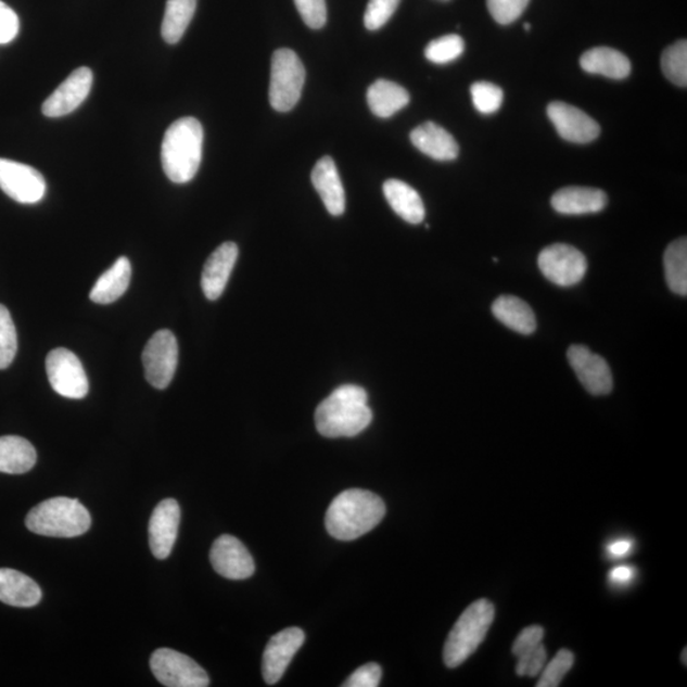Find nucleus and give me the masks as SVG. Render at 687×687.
I'll return each mask as SVG.
<instances>
[{"label":"nucleus","instance_id":"f257e3e1","mask_svg":"<svg viewBox=\"0 0 687 687\" xmlns=\"http://www.w3.org/2000/svg\"><path fill=\"white\" fill-rule=\"evenodd\" d=\"M372 419L367 391L356 385L338 387L315 412L317 431L328 438L356 437Z\"/></svg>","mask_w":687,"mask_h":687},{"label":"nucleus","instance_id":"f03ea898","mask_svg":"<svg viewBox=\"0 0 687 687\" xmlns=\"http://www.w3.org/2000/svg\"><path fill=\"white\" fill-rule=\"evenodd\" d=\"M386 514V506L379 495L349 489L340 493L327 512L325 524L336 540L352 542L368 534Z\"/></svg>","mask_w":687,"mask_h":687},{"label":"nucleus","instance_id":"7ed1b4c3","mask_svg":"<svg viewBox=\"0 0 687 687\" xmlns=\"http://www.w3.org/2000/svg\"><path fill=\"white\" fill-rule=\"evenodd\" d=\"M204 130L195 117H182L166 131L162 142V166L169 180L187 183L202 164Z\"/></svg>","mask_w":687,"mask_h":687},{"label":"nucleus","instance_id":"20e7f679","mask_svg":"<svg viewBox=\"0 0 687 687\" xmlns=\"http://www.w3.org/2000/svg\"><path fill=\"white\" fill-rule=\"evenodd\" d=\"M91 514L77 499L65 497L42 501L29 511L26 526L36 535L71 538L86 534Z\"/></svg>","mask_w":687,"mask_h":687},{"label":"nucleus","instance_id":"39448f33","mask_svg":"<svg viewBox=\"0 0 687 687\" xmlns=\"http://www.w3.org/2000/svg\"><path fill=\"white\" fill-rule=\"evenodd\" d=\"M495 618V608L489 600L471 603L458 618L443 649V661L448 669H456L469 659L484 641Z\"/></svg>","mask_w":687,"mask_h":687},{"label":"nucleus","instance_id":"423d86ee","mask_svg":"<svg viewBox=\"0 0 687 687\" xmlns=\"http://www.w3.org/2000/svg\"><path fill=\"white\" fill-rule=\"evenodd\" d=\"M306 71L297 54L291 49H279L271 58L269 100L272 109L288 113L297 105Z\"/></svg>","mask_w":687,"mask_h":687},{"label":"nucleus","instance_id":"0eeeda50","mask_svg":"<svg viewBox=\"0 0 687 687\" xmlns=\"http://www.w3.org/2000/svg\"><path fill=\"white\" fill-rule=\"evenodd\" d=\"M151 670L158 683L167 687H206L211 684L202 666L174 649H157L151 657Z\"/></svg>","mask_w":687,"mask_h":687},{"label":"nucleus","instance_id":"6e6552de","mask_svg":"<svg viewBox=\"0 0 687 687\" xmlns=\"http://www.w3.org/2000/svg\"><path fill=\"white\" fill-rule=\"evenodd\" d=\"M145 380L154 389L165 390L173 382L179 364V344L169 330H160L143 352Z\"/></svg>","mask_w":687,"mask_h":687},{"label":"nucleus","instance_id":"1a4fd4ad","mask_svg":"<svg viewBox=\"0 0 687 687\" xmlns=\"http://www.w3.org/2000/svg\"><path fill=\"white\" fill-rule=\"evenodd\" d=\"M537 264L549 282L563 288L581 283L588 269L586 256L565 243L544 249Z\"/></svg>","mask_w":687,"mask_h":687},{"label":"nucleus","instance_id":"9d476101","mask_svg":"<svg viewBox=\"0 0 687 687\" xmlns=\"http://www.w3.org/2000/svg\"><path fill=\"white\" fill-rule=\"evenodd\" d=\"M47 373L51 387L63 397L79 400L90 390L82 361L68 349L58 348L48 354Z\"/></svg>","mask_w":687,"mask_h":687},{"label":"nucleus","instance_id":"9b49d317","mask_svg":"<svg viewBox=\"0 0 687 687\" xmlns=\"http://www.w3.org/2000/svg\"><path fill=\"white\" fill-rule=\"evenodd\" d=\"M0 189L21 204H36L47 194V181L31 166L0 158Z\"/></svg>","mask_w":687,"mask_h":687},{"label":"nucleus","instance_id":"f8f14e48","mask_svg":"<svg viewBox=\"0 0 687 687\" xmlns=\"http://www.w3.org/2000/svg\"><path fill=\"white\" fill-rule=\"evenodd\" d=\"M569 365L589 394L609 395L614 387L611 369L601 356L590 352L585 345H572L568 349Z\"/></svg>","mask_w":687,"mask_h":687},{"label":"nucleus","instance_id":"ddd939ff","mask_svg":"<svg viewBox=\"0 0 687 687\" xmlns=\"http://www.w3.org/2000/svg\"><path fill=\"white\" fill-rule=\"evenodd\" d=\"M211 561L216 572L227 580H247L255 573V561L239 538L224 535L217 538L211 550Z\"/></svg>","mask_w":687,"mask_h":687},{"label":"nucleus","instance_id":"4468645a","mask_svg":"<svg viewBox=\"0 0 687 687\" xmlns=\"http://www.w3.org/2000/svg\"><path fill=\"white\" fill-rule=\"evenodd\" d=\"M305 639V632L300 627H288L270 639L263 656V676L266 684L275 685L283 677Z\"/></svg>","mask_w":687,"mask_h":687},{"label":"nucleus","instance_id":"2eb2a0df","mask_svg":"<svg viewBox=\"0 0 687 687\" xmlns=\"http://www.w3.org/2000/svg\"><path fill=\"white\" fill-rule=\"evenodd\" d=\"M548 116L558 135L568 142L586 144L600 136V125L593 117L565 102L550 103Z\"/></svg>","mask_w":687,"mask_h":687},{"label":"nucleus","instance_id":"dca6fc26","mask_svg":"<svg viewBox=\"0 0 687 687\" xmlns=\"http://www.w3.org/2000/svg\"><path fill=\"white\" fill-rule=\"evenodd\" d=\"M93 84V74L90 68L82 66L74 71L64 82L56 88L53 94L43 102L42 114L48 117H61L73 113L82 105L90 94Z\"/></svg>","mask_w":687,"mask_h":687},{"label":"nucleus","instance_id":"f3484780","mask_svg":"<svg viewBox=\"0 0 687 687\" xmlns=\"http://www.w3.org/2000/svg\"><path fill=\"white\" fill-rule=\"evenodd\" d=\"M181 509L175 499H165L154 508L151 517L150 545L153 556L160 560L171 556L177 534H179Z\"/></svg>","mask_w":687,"mask_h":687},{"label":"nucleus","instance_id":"a211bd4d","mask_svg":"<svg viewBox=\"0 0 687 687\" xmlns=\"http://www.w3.org/2000/svg\"><path fill=\"white\" fill-rule=\"evenodd\" d=\"M238 257L239 247L234 242H225L209 256L202 275V288L206 298L217 301L224 294Z\"/></svg>","mask_w":687,"mask_h":687},{"label":"nucleus","instance_id":"6ab92c4d","mask_svg":"<svg viewBox=\"0 0 687 687\" xmlns=\"http://www.w3.org/2000/svg\"><path fill=\"white\" fill-rule=\"evenodd\" d=\"M311 180L331 216H342L345 212V191L334 160L327 156L317 162Z\"/></svg>","mask_w":687,"mask_h":687},{"label":"nucleus","instance_id":"aec40b11","mask_svg":"<svg viewBox=\"0 0 687 687\" xmlns=\"http://www.w3.org/2000/svg\"><path fill=\"white\" fill-rule=\"evenodd\" d=\"M608 195L594 188L569 187L560 189L551 198L552 208L565 216H583L603 211Z\"/></svg>","mask_w":687,"mask_h":687},{"label":"nucleus","instance_id":"412c9836","mask_svg":"<svg viewBox=\"0 0 687 687\" xmlns=\"http://www.w3.org/2000/svg\"><path fill=\"white\" fill-rule=\"evenodd\" d=\"M410 140L414 147L433 160L454 161L460 153L456 139L435 123L419 125L411 131Z\"/></svg>","mask_w":687,"mask_h":687},{"label":"nucleus","instance_id":"4be33fe9","mask_svg":"<svg viewBox=\"0 0 687 687\" xmlns=\"http://www.w3.org/2000/svg\"><path fill=\"white\" fill-rule=\"evenodd\" d=\"M41 598V588L28 575L14 569H0V601L14 608H34Z\"/></svg>","mask_w":687,"mask_h":687},{"label":"nucleus","instance_id":"5701e85b","mask_svg":"<svg viewBox=\"0 0 687 687\" xmlns=\"http://www.w3.org/2000/svg\"><path fill=\"white\" fill-rule=\"evenodd\" d=\"M383 194L398 217L410 225L422 224L425 218V206L418 191L410 185L396 179L387 180L383 183Z\"/></svg>","mask_w":687,"mask_h":687},{"label":"nucleus","instance_id":"b1692460","mask_svg":"<svg viewBox=\"0 0 687 687\" xmlns=\"http://www.w3.org/2000/svg\"><path fill=\"white\" fill-rule=\"evenodd\" d=\"M495 319L522 335L534 334L537 328L536 316L526 302L514 295H500L492 306Z\"/></svg>","mask_w":687,"mask_h":687},{"label":"nucleus","instance_id":"393cba45","mask_svg":"<svg viewBox=\"0 0 687 687\" xmlns=\"http://www.w3.org/2000/svg\"><path fill=\"white\" fill-rule=\"evenodd\" d=\"M131 279V264L128 257L117 258L111 268L103 272L92 288L90 298L99 305H110L123 297L128 291Z\"/></svg>","mask_w":687,"mask_h":687},{"label":"nucleus","instance_id":"a878e982","mask_svg":"<svg viewBox=\"0 0 687 687\" xmlns=\"http://www.w3.org/2000/svg\"><path fill=\"white\" fill-rule=\"evenodd\" d=\"M582 69L590 74H601L611 79H624L632 72V64L620 51L600 47L586 51L581 56Z\"/></svg>","mask_w":687,"mask_h":687},{"label":"nucleus","instance_id":"bb28decb","mask_svg":"<svg viewBox=\"0 0 687 687\" xmlns=\"http://www.w3.org/2000/svg\"><path fill=\"white\" fill-rule=\"evenodd\" d=\"M367 102L376 116L387 119L409 105L410 94L400 85L379 79L368 88Z\"/></svg>","mask_w":687,"mask_h":687},{"label":"nucleus","instance_id":"cd10ccee","mask_svg":"<svg viewBox=\"0 0 687 687\" xmlns=\"http://www.w3.org/2000/svg\"><path fill=\"white\" fill-rule=\"evenodd\" d=\"M37 461V454L31 442L18 435L0 437V472L11 475L25 474Z\"/></svg>","mask_w":687,"mask_h":687},{"label":"nucleus","instance_id":"c85d7f7f","mask_svg":"<svg viewBox=\"0 0 687 687\" xmlns=\"http://www.w3.org/2000/svg\"><path fill=\"white\" fill-rule=\"evenodd\" d=\"M198 0H167L164 22H162V37L167 43L179 42L193 20Z\"/></svg>","mask_w":687,"mask_h":687},{"label":"nucleus","instance_id":"c756f323","mask_svg":"<svg viewBox=\"0 0 687 687\" xmlns=\"http://www.w3.org/2000/svg\"><path fill=\"white\" fill-rule=\"evenodd\" d=\"M664 276L670 290L686 297L687 294V240L671 242L663 257Z\"/></svg>","mask_w":687,"mask_h":687},{"label":"nucleus","instance_id":"7c9ffc66","mask_svg":"<svg viewBox=\"0 0 687 687\" xmlns=\"http://www.w3.org/2000/svg\"><path fill=\"white\" fill-rule=\"evenodd\" d=\"M661 66L664 76L678 87L687 85V42L679 40L663 51Z\"/></svg>","mask_w":687,"mask_h":687},{"label":"nucleus","instance_id":"2f4dec72","mask_svg":"<svg viewBox=\"0 0 687 687\" xmlns=\"http://www.w3.org/2000/svg\"><path fill=\"white\" fill-rule=\"evenodd\" d=\"M465 50V41L458 35H445L428 43L425 58L434 64H448L460 58Z\"/></svg>","mask_w":687,"mask_h":687},{"label":"nucleus","instance_id":"473e14b6","mask_svg":"<svg viewBox=\"0 0 687 687\" xmlns=\"http://www.w3.org/2000/svg\"><path fill=\"white\" fill-rule=\"evenodd\" d=\"M17 330L9 308L0 305V369L9 368L16 358Z\"/></svg>","mask_w":687,"mask_h":687},{"label":"nucleus","instance_id":"72a5a7b5","mask_svg":"<svg viewBox=\"0 0 687 687\" xmlns=\"http://www.w3.org/2000/svg\"><path fill=\"white\" fill-rule=\"evenodd\" d=\"M471 98L479 113L491 115L500 109L504 91L493 84L478 82L471 86Z\"/></svg>","mask_w":687,"mask_h":687},{"label":"nucleus","instance_id":"f704fd0d","mask_svg":"<svg viewBox=\"0 0 687 687\" xmlns=\"http://www.w3.org/2000/svg\"><path fill=\"white\" fill-rule=\"evenodd\" d=\"M574 664V654L568 649H561L556 657L549 662L548 666L543 672L540 682L537 683V687H558L561 682L572 670Z\"/></svg>","mask_w":687,"mask_h":687},{"label":"nucleus","instance_id":"c9c22d12","mask_svg":"<svg viewBox=\"0 0 687 687\" xmlns=\"http://www.w3.org/2000/svg\"><path fill=\"white\" fill-rule=\"evenodd\" d=\"M400 0H369L365 13V26L376 31L385 26L397 10Z\"/></svg>","mask_w":687,"mask_h":687},{"label":"nucleus","instance_id":"e433bc0d","mask_svg":"<svg viewBox=\"0 0 687 687\" xmlns=\"http://www.w3.org/2000/svg\"><path fill=\"white\" fill-rule=\"evenodd\" d=\"M530 0H486L487 10L499 25L513 24L527 9Z\"/></svg>","mask_w":687,"mask_h":687},{"label":"nucleus","instance_id":"4c0bfd02","mask_svg":"<svg viewBox=\"0 0 687 687\" xmlns=\"http://www.w3.org/2000/svg\"><path fill=\"white\" fill-rule=\"evenodd\" d=\"M303 22L314 29L327 25L328 10L325 0H294Z\"/></svg>","mask_w":687,"mask_h":687},{"label":"nucleus","instance_id":"58836bf2","mask_svg":"<svg viewBox=\"0 0 687 687\" xmlns=\"http://www.w3.org/2000/svg\"><path fill=\"white\" fill-rule=\"evenodd\" d=\"M517 660H519L516 664L517 675L535 677L543 671L546 660H548V653H546L542 643L534 651L523 654Z\"/></svg>","mask_w":687,"mask_h":687},{"label":"nucleus","instance_id":"ea45409f","mask_svg":"<svg viewBox=\"0 0 687 687\" xmlns=\"http://www.w3.org/2000/svg\"><path fill=\"white\" fill-rule=\"evenodd\" d=\"M544 639V629L538 625L527 626L523 629L519 637L516 638L512 647V652L519 659V657L534 651L535 648L542 645Z\"/></svg>","mask_w":687,"mask_h":687},{"label":"nucleus","instance_id":"a19ab883","mask_svg":"<svg viewBox=\"0 0 687 687\" xmlns=\"http://www.w3.org/2000/svg\"><path fill=\"white\" fill-rule=\"evenodd\" d=\"M382 669L377 663H367L354 671L343 684L345 687H377L380 685Z\"/></svg>","mask_w":687,"mask_h":687},{"label":"nucleus","instance_id":"79ce46f5","mask_svg":"<svg viewBox=\"0 0 687 687\" xmlns=\"http://www.w3.org/2000/svg\"><path fill=\"white\" fill-rule=\"evenodd\" d=\"M20 31V20L11 7L0 0V43H10Z\"/></svg>","mask_w":687,"mask_h":687},{"label":"nucleus","instance_id":"37998d69","mask_svg":"<svg viewBox=\"0 0 687 687\" xmlns=\"http://www.w3.org/2000/svg\"><path fill=\"white\" fill-rule=\"evenodd\" d=\"M634 577V569L631 567L622 565L612 569L609 574V580L614 585H626Z\"/></svg>","mask_w":687,"mask_h":687},{"label":"nucleus","instance_id":"c03bdc74","mask_svg":"<svg viewBox=\"0 0 687 687\" xmlns=\"http://www.w3.org/2000/svg\"><path fill=\"white\" fill-rule=\"evenodd\" d=\"M632 548L633 543L631 540H618L608 546V551L611 557L622 558L629 554Z\"/></svg>","mask_w":687,"mask_h":687},{"label":"nucleus","instance_id":"a18cd8bd","mask_svg":"<svg viewBox=\"0 0 687 687\" xmlns=\"http://www.w3.org/2000/svg\"><path fill=\"white\" fill-rule=\"evenodd\" d=\"M686 654H687V649L685 648L684 652H683V656H682V660H683V663L685 664V666L687 664Z\"/></svg>","mask_w":687,"mask_h":687},{"label":"nucleus","instance_id":"49530a36","mask_svg":"<svg viewBox=\"0 0 687 687\" xmlns=\"http://www.w3.org/2000/svg\"><path fill=\"white\" fill-rule=\"evenodd\" d=\"M523 27H524V29H526V31H529V29H531V25H529V24H524Z\"/></svg>","mask_w":687,"mask_h":687}]
</instances>
